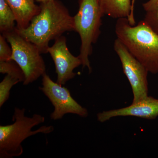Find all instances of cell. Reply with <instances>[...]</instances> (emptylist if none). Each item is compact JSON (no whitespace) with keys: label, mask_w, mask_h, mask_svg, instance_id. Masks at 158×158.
<instances>
[{"label":"cell","mask_w":158,"mask_h":158,"mask_svg":"<svg viewBox=\"0 0 158 158\" xmlns=\"http://www.w3.org/2000/svg\"><path fill=\"white\" fill-rule=\"evenodd\" d=\"M40 11L31 20L27 27L18 29V33L35 44L41 54L48 53L51 40L66 32L75 31L73 16L58 0L40 3Z\"/></svg>","instance_id":"1"},{"label":"cell","mask_w":158,"mask_h":158,"mask_svg":"<svg viewBox=\"0 0 158 158\" xmlns=\"http://www.w3.org/2000/svg\"><path fill=\"white\" fill-rule=\"evenodd\" d=\"M117 38L148 73H158V34L144 20L131 26L127 18L118 19L115 28Z\"/></svg>","instance_id":"2"},{"label":"cell","mask_w":158,"mask_h":158,"mask_svg":"<svg viewBox=\"0 0 158 158\" xmlns=\"http://www.w3.org/2000/svg\"><path fill=\"white\" fill-rule=\"evenodd\" d=\"M25 113L24 108L15 107L12 116L13 123L0 126V158L19 156L23 152L22 143L27 138L38 133L49 134L54 131L52 126H43L32 131L34 127L43 123L45 118L37 114L28 117L25 116Z\"/></svg>","instance_id":"3"},{"label":"cell","mask_w":158,"mask_h":158,"mask_svg":"<svg viewBox=\"0 0 158 158\" xmlns=\"http://www.w3.org/2000/svg\"><path fill=\"white\" fill-rule=\"evenodd\" d=\"M78 12L73 16L75 31L79 34L81 46L78 57L83 68L92 72L89 58L101 31L102 17L104 16L99 0H79Z\"/></svg>","instance_id":"4"},{"label":"cell","mask_w":158,"mask_h":158,"mask_svg":"<svg viewBox=\"0 0 158 158\" xmlns=\"http://www.w3.org/2000/svg\"><path fill=\"white\" fill-rule=\"evenodd\" d=\"M11 46V60L16 62L24 73V85L33 83L46 73V65L39 49L20 35L16 29L2 34Z\"/></svg>","instance_id":"5"},{"label":"cell","mask_w":158,"mask_h":158,"mask_svg":"<svg viewBox=\"0 0 158 158\" xmlns=\"http://www.w3.org/2000/svg\"><path fill=\"white\" fill-rule=\"evenodd\" d=\"M42 77V87H40L39 89L49 99L54 107L53 112L51 114V119H61L68 113L84 118L88 116V110L73 98L67 88L54 82L46 73Z\"/></svg>","instance_id":"6"},{"label":"cell","mask_w":158,"mask_h":158,"mask_svg":"<svg viewBox=\"0 0 158 158\" xmlns=\"http://www.w3.org/2000/svg\"><path fill=\"white\" fill-rule=\"evenodd\" d=\"M114 49L131 87L134 96L132 103L145 98L148 96V71L118 38L114 41Z\"/></svg>","instance_id":"7"},{"label":"cell","mask_w":158,"mask_h":158,"mask_svg":"<svg viewBox=\"0 0 158 158\" xmlns=\"http://www.w3.org/2000/svg\"><path fill=\"white\" fill-rule=\"evenodd\" d=\"M48 53L55 64L57 83L65 85L76 76L74 69L82 65L81 61L78 56H75L70 52L67 47L66 37L62 36L55 40L53 45L48 48Z\"/></svg>","instance_id":"8"},{"label":"cell","mask_w":158,"mask_h":158,"mask_svg":"<svg viewBox=\"0 0 158 158\" xmlns=\"http://www.w3.org/2000/svg\"><path fill=\"white\" fill-rule=\"evenodd\" d=\"M127 116L155 119L158 116V99L147 96L126 107L103 111L97 115L98 120L101 123L108 121L113 117Z\"/></svg>","instance_id":"9"},{"label":"cell","mask_w":158,"mask_h":158,"mask_svg":"<svg viewBox=\"0 0 158 158\" xmlns=\"http://www.w3.org/2000/svg\"><path fill=\"white\" fill-rule=\"evenodd\" d=\"M16 19V27L23 29L28 27L32 19L40 11L35 0H6Z\"/></svg>","instance_id":"10"},{"label":"cell","mask_w":158,"mask_h":158,"mask_svg":"<svg viewBox=\"0 0 158 158\" xmlns=\"http://www.w3.org/2000/svg\"><path fill=\"white\" fill-rule=\"evenodd\" d=\"M99 2L104 15L117 19L129 16L132 0H99Z\"/></svg>","instance_id":"11"},{"label":"cell","mask_w":158,"mask_h":158,"mask_svg":"<svg viewBox=\"0 0 158 158\" xmlns=\"http://www.w3.org/2000/svg\"><path fill=\"white\" fill-rule=\"evenodd\" d=\"M16 19L14 13L6 0H0V31L2 34L15 28Z\"/></svg>","instance_id":"12"},{"label":"cell","mask_w":158,"mask_h":158,"mask_svg":"<svg viewBox=\"0 0 158 158\" xmlns=\"http://www.w3.org/2000/svg\"><path fill=\"white\" fill-rule=\"evenodd\" d=\"M0 73L10 75L18 79L20 82L23 83L25 79L23 72L13 60L0 62Z\"/></svg>","instance_id":"13"},{"label":"cell","mask_w":158,"mask_h":158,"mask_svg":"<svg viewBox=\"0 0 158 158\" xmlns=\"http://www.w3.org/2000/svg\"><path fill=\"white\" fill-rule=\"evenodd\" d=\"M20 82L19 80L10 75L7 74L0 83V107L9 98L10 91L15 85Z\"/></svg>","instance_id":"14"},{"label":"cell","mask_w":158,"mask_h":158,"mask_svg":"<svg viewBox=\"0 0 158 158\" xmlns=\"http://www.w3.org/2000/svg\"><path fill=\"white\" fill-rule=\"evenodd\" d=\"M6 37L0 35V62L11 60L12 51L11 46H9Z\"/></svg>","instance_id":"15"},{"label":"cell","mask_w":158,"mask_h":158,"mask_svg":"<svg viewBox=\"0 0 158 158\" xmlns=\"http://www.w3.org/2000/svg\"><path fill=\"white\" fill-rule=\"evenodd\" d=\"M143 20L158 34V8L153 11L146 12Z\"/></svg>","instance_id":"16"},{"label":"cell","mask_w":158,"mask_h":158,"mask_svg":"<svg viewBox=\"0 0 158 158\" xmlns=\"http://www.w3.org/2000/svg\"><path fill=\"white\" fill-rule=\"evenodd\" d=\"M146 12L153 11L158 8V0H149L142 5Z\"/></svg>","instance_id":"17"},{"label":"cell","mask_w":158,"mask_h":158,"mask_svg":"<svg viewBox=\"0 0 158 158\" xmlns=\"http://www.w3.org/2000/svg\"><path fill=\"white\" fill-rule=\"evenodd\" d=\"M135 0H132V7L131 13L127 19L128 20L129 23L131 26L135 25L136 21L134 16V8H135Z\"/></svg>","instance_id":"18"},{"label":"cell","mask_w":158,"mask_h":158,"mask_svg":"<svg viewBox=\"0 0 158 158\" xmlns=\"http://www.w3.org/2000/svg\"><path fill=\"white\" fill-rule=\"evenodd\" d=\"M35 1L37 2L41 3L44 2H47V1H50V0H35Z\"/></svg>","instance_id":"19"}]
</instances>
